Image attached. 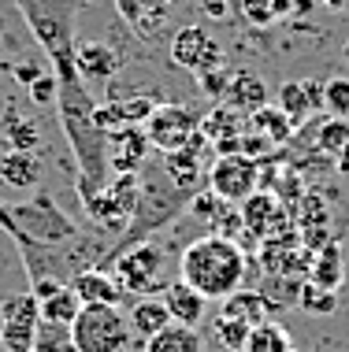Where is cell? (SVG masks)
Wrapping results in <instances>:
<instances>
[{
  "label": "cell",
  "mask_w": 349,
  "mask_h": 352,
  "mask_svg": "<svg viewBox=\"0 0 349 352\" xmlns=\"http://www.w3.org/2000/svg\"><path fill=\"white\" fill-rule=\"evenodd\" d=\"M164 308H167V316H171V322H182V327H201L204 311H209V300L178 278V282H167L164 285Z\"/></svg>",
  "instance_id": "19"
},
{
  "label": "cell",
  "mask_w": 349,
  "mask_h": 352,
  "mask_svg": "<svg viewBox=\"0 0 349 352\" xmlns=\"http://www.w3.org/2000/svg\"><path fill=\"white\" fill-rule=\"evenodd\" d=\"M82 201V212L97 230H112V234H123L138 208V175H112L97 193L89 197H78Z\"/></svg>",
  "instance_id": "6"
},
{
  "label": "cell",
  "mask_w": 349,
  "mask_h": 352,
  "mask_svg": "<svg viewBox=\"0 0 349 352\" xmlns=\"http://www.w3.org/2000/svg\"><path fill=\"white\" fill-rule=\"evenodd\" d=\"M8 215H12V241H34V245H71L78 241V226L71 223V215L63 212L60 204H56L52 193H45V189H37L30 201H15L8 208Z\"/></svg>",
  "instance_id": "4"
},
{
  "label": "cell",
  "mask_w": 349,
  "mask_h": 352,
  "mask_svg": "<svg viewBox=\"0 0 349 352\" xmlns=\"http://www.w3.org/2000/svg\"><path fill=\"white\" fill-rule=\"evenodd\" d=\"M26 93H30L34 108H49V104H56V78H52V71L41 74V78H34L30 85H26Z\"/></svg>",
  "instance_id": "37"
},
{
  "label": "cell",
  "mask_w": 349,
  "mask_h": 352,
  "mask_svg": "<svg viewBox=\"0 0 349 352\" xmlns=\"http://www.w3.org/2000/svg\"><path fill=\"white\" fill-rule=\"evenodd\" d=\"M234 8L245 15V23L253 26H271L279 23L282 15H290V0H234Z\"/></svg>",
  "instance_id": "31"
},
{
  "label": "cell",
  "mask_w": 349,
  "mask_h": 352,
  "mask_svg": "<svg viewBox=\"0 0 349 352\" xmlns=\"http://www.w3.org/2000/svg\"><path fill=\"white\" fill-rule=\"evenodd\" d=\"M249 130L260 138H268L271 145H282V141H290V134H294V122L282 116L279 108H268V104H264L260 111L249 116Z\"/></svg>",
  "instance_id": "28"
},
{
  "label": "cell",
  "mask_w": 349,
  "mask_h": 352,
  "mask_svg": "<svg viewBox=\"0 0 349 352\" xmlns=\"http://www.w3.org/2000/svg\"><path fill=\"white\" fill-rule=\"evenodd\" d=\"M112 274L127 293H141V297H153L164 289V249L156 241H138L130 249H123L112 256Z\"/></svg>",
  "instance_id": "7"
},
{
  "label": "cell",
  "mask_w": 349,
  "mask_h": 352,
  "mask_svg": "<svg viewBox=\"0 0 349 352\" xmlns=\"http://www.w3.org/2000/svg\"><path fill=\"white\" fill-rule=\"evenodd\" d=\"M171 60L178 63V67H186L190 74L201 78V74L223 67V49H220V41L212 37L209 26L186 23V26H178V30L171 34Z\"/></svg>",
  "instance_id": "11"
},
{
  "label": "cell",
  "mask_w": 349,
  "mask_h": 352,
  "mask_svg": "<svg viewBox=\"0 0 349 352\" xmlns=\"http://www.w3.org/2000/svg\"><path fill=\"white\" fill-rule=\"evenodd\" d=\"M245 130H249V116L227 108V104H215L209 116L201 119V134H204V141H212L220 156L238 152V141H242Z\"/></svg>",
  "instance_id": "16"
},
{
  "label": "cell",
  "mask_w": 349,
  "mask_h": 352,
  "mask_svg": "<svg viewBox=\"0 0 349 352\" xmlns=\"http://www.w3.org/2000/svg\"><path fill=\"white\" fill-rule=\"evenodd\" d=\"M204 12H209V15H223V12H227V4H223V0H209Z\"/></svg>",
  "instance_id": "42"
},
{
  "label": "cell",
  "mask_w": 349,
  "mask_h": 352,
  "mask_svg": "<svg viewBox=\"0 0 349 352\" xmlns=\"http://www.w3.org/2000/svg\"><path fill=\"white\" fill-rule=\"evenodd\" d=\"M12 74H15V82H23V85H30L34 78H41V67H37V63H15L12 67Z\"/></svg>",
  "instance_id": "40"
},
{
  "label": "cell",
  "mask_w": 349,
  "mask_h": 352,
  "mask_svg": "<svg viewBox=\"0 0 349 352\" xmlns=\"http://www.w3.org/2000/svg\"><path fill=\"white\" fill-rule=\"evenodd\" d=\"M67 330L74 352H127L134 341L127 316L112 304H82Z\"/></svg>",
  "instance_id": "5"
},
{
  "label": "cell",
  "mask_w": 349,
  "mask_h": 352,
  "mask_svg": "<svg viewBox=\"0 0 349 352\" xmlns=\"http://www.w3.org/2000/svg\"><path fill=\"white\" fill-rule=\"evenodd\" d=\"M245 274H249L245 249L220 234H204L190 241L178 260V278L201 293L204 300H227L231 293L242 289Z\"/></svg>",
  "instance_id": "1"
},
{
  "label": "cell",
  "mask_w": 349,
  "mask_h": 352,
  "mask_svg": "<svg viewBox=\"0 0 349 352\" xmlns=\"http://www.w3.org/2000/svg\"><path fill=\"white\" fill-rule=\"evenodd\" d=\"M238 212H242L245 230L257 237V241L286 237V234H282V230H286V226H282V201L275 193H268V189H257L245 204H238Z\"/></svg>",
  "instance_id": "15"
},
{
  "label": "cell",
  "mask_w": 349,
  "mask_h": 352,
  "mask_svg": "<svg viewBox=\"0 0 349 352\" xmlns=\"http://www.w3.org/2000/svg\"><path fill=\"white\" fill-rule=\"evenodd\" d=\"M209 193L220 197L223 204H245L253 193L260 189V164L242 152H227V156H215V164L209 167Z\"/></svg>",
  "instance_id": "8"
},
{
  "label": "cell",
  "mask_w": 349,
  "mask_h": 352,
  "mask_svg": "<svg viewBox=\"0 0 349 352\" xmlns=\"http://www.w3.org/2000/svg\"><path fill=\"white\" fill-rule=\"evenodd\" d=\"M74 67H78V78L89 85H108L116 74L123 71V52L108 41H74Z\"/></svg>",
  "instance_id": "13"
},
{
  "label": "cell",
  "mask_w": 349,
  "mask_h": 352,
  "mask_svg": "<svg viewBox=\"0 0 349 352\" xmlns=\"http://www.w3.org/2000/svg\"><path fill=\"white\" fill-rule=\"evenodd\" d=\"M141 130H145L149 145H153L160 156H167V152L186 148L197 134H201V116H197L193 108H186V104H156V111L145 119Z\"/></svg>",
  "instance_id": "9"
},
{
  "label": "cell",
  "mask_w": 349,
  "mask_h": 352,
  "mask_svg": "<svg viewBox=\"0 0 349 352\" xmlns=\"http://www.w3.org/2000/svg\"><path fill=\"white\" fill-rule=\"evenodd\" d=\"M324 108L335 119H349V78H327L324 82Z\"/></svg>",
  "instance_id": "35"
},
{
  "label": "cell",
  "mask_w": 349,
  "mask_h": 352,
  "mask_svg": "<svg viewBox=\"0 0 349 352\" xmlns=\"http://www.w3.org/2000/svg\"><path fill=\"white\" fill-rule=\"evenodd\" d=\"M342 274H346V260H342V245H338V237L324 245V249H316L313 263H308V282L319 285V289H335L342 285Z\"/></svg>",
  "instance_id": "23"
},
{
  "label": "cell",
  "mask_w": 349,
  "mask_h": 352,
  "mask_svg": "<svg viewBox=\"0 0 349 352\" xmlns=\"http://www.w3.org/2000/svg\"><path fill=\"white\" fill-rule=\"evenodd\" d=\"M145 352H204L201 327H182V322H171L167 330H160L156 338L145 341Z\"/></svg>",
  "instance_id": "25"
},
{
  "label": "cell",
  "mask_w": 349,
  "mask_h": 352,
  "mask_svg": "<svg viewBox=\"0 0 349 352\" xmlns=\"http://www.w3.org/2000/svg\"><path fill=\"white\" fill-rule=\"evenodd\" d=\"M0 134H4L8 148H15V152H37L41 148V126H37V119L26 116V111H19L15 104H8V108L0 111Z\"/></svg>",
  "instance_id": "21"
},
{
  "label": "cell",
  "mask_w": 349,
  "mask_h": 352,
  "mask_svg": "<svg viewBox=\"0 0 349 352\" xmlns=\"http://www.w3.org/2000/svg\"><path fill=\"white\" fill-rule=\"evenodd\" d=\"M268 308H271V300L264 297L260 289H238V293H231L227 300H223V311L234 319H242L245 327H257V322L268 319Z\"/></svg>",
  "instance_id": "26"
},
{
  "label": "cell",
  "mask_w": 349,
  "mask_h": 352,
  "mask_svg": "<svg viewBox=\"0 0 349 352\" xmlns=\"http://www.w3.org/2000/svg\"><path fill=\"white\" fill-rule=\"evenodd\" d=\"M193 197L197 193L178 189L171 178L164 175L160 160H156V164H153V160H145V167L138 170V208H134V215H130V223H127V230H123L119 245H116V249H108L101 260H112L116 252L130 249V245H138V241H145L149 234L164 230L167 223H175V219L186 212V204H190Z\"/></svg>",
  "instance_id": "2"
},
{
  "label": "cell",
  "mask_w": 349,
  "mask_h": 352,
  "mask_svg": "<svg viewBox=\"0 0 349 352\" xmlns=\"http://www.w3.org/2000/svg\"><path fill=\"white\" fill-rule=\"evenodd\" d=\"M67 285H71L74 297H78V304H112V308H119V304L127 300V289L116 282V274L97 271V267L78 271Z\"/></svg>",
  "instance_id": "17"
},
{
  "label": "cell",
  "mask_w": 349,
  "mask_h": 352,
  "mask_svg": "<svg viewBox=\"0 0 349 352\" xmlns=\"http://www.w3.org/2000/svg\"><path fill=\"white\" fill-rule=\"evenodd\" d=\"M119 19L134 30L141 41H156L167 34V26L175 23V15L182 12L190 0H112Z\"/></svg>",
  "instance_id": "12"
},
{
  "label": "cell",
  "mask_w": 349,
  "mask_h": 352,
  "mask_svg": "<svg viewBox=\"0 0 349 352\" xmlns=\"http://www.w3.org/2000/svg\"><path fill=\"white\" fill-rule=\"evenodd\" d=\"M338 160V170H342V175H349V148L342 152V156H335Z\"/></svg>",
  "instance_id": "43"
},
{
  "label": "cell",
  "mask_w": 349,
  "mask_h": 352,
  "mask_svg": "<svg viewBox=\"0 0 349 352\" xmlns=\"http://www.w3.org/2000/svg\"><path fill=\"white\" fill-rule=\"evenodd\" d=\"M223 100H227V108L242 111V116H253V111H260L264 104H268V85H264V78L253 71H231Z\"/></svg>",
  "instance_id": "20"
},
{
  "label": "cell",
  "mask_w": 349,
  "mask_h": 352,
  "mask_svg": "<svg viewBox=\"0 0 349 352\" xmlns=\"http://www.w3.org/2000/svg\"><path fill=\"white\" fill-rule=\"evenodd\" d=\"M316 138H319V148H324L327 156H342V152L349 148V119L331 116L327 122H319Z\"/></svg>",
  "instance_id": "34"
},
{
  "label": "cell",
  "mask_w": 349,
  "mask_h": 352,
  "mask_svg": "<svg viewBox=\"0 0 349 352\" xmlns=\"http://www.w3.org/2000/svg\"><path fill=\"white\" fill-rule=\"evenodd\" d=\"M249 330H253V327H245L242 319L227 316V311H220V316L212 319V338L220 341L223 349H231V352H242V349H245V338H249Z\"/></svg>",
  "instance_id": "33"
},
{
  "label": "cell",
  "mask_w": 349,
  "mask_h": 352,
  "mask_svg": "<svg viewBox=\"0 0 349 352\" xmlns=\"http://www.w3.org/2000/svg\"><path fill=\"white\" fill-rule=\"evenodd\" d=\"M342 56H346V60H349V37H346V49H342Z\"/></svg>",
  "instance_id": "44"
},
{
  "label": "cell",
  "mask_w": 349,
  "mask_h": 352,
  "mask_svg": "<svg viewBox=\"0 0 349 352\" xmlns=\"http://www.w3.org/2000/svg\"><path fill=\"white\" fill-rule=\"evenodd\" d=\"M127 352H145V349H127Z\"/></svg>",
  "instance_id": "45"
},
{
  "label": "cell",
  "mask_w": 349,
  "mask_h": 352,
  "mask_svg": "<svg viewBox=\"0 0 349 352\" xmlns=\"http://www.w3.org/2000/svg\"><path fill=\"white\" fill-rule=\"evenodd\" d=\"M78 297L71 293V285H63L60 293H52L49 300H41V322H52V327H71L74 316H78Z\"/></svg>",
  "instance_id": "29"
},
{
  "label": "cell",
  "mask_w": 349,
  "mask_h": 352,
  "mask_svg": "<svg viewBox=\"0 0 349 352\" xmlns=\"http://www.w3.org/2000/svg\"><path fill=\"white\" fill-rule=\"evenodd\" d=\"M156 111V100L149 97H119L108 104H97V126L112 134V130H127V126H145V119Z\"/></svg>",
  "instance_id": "18"
},
{
  "label": "cell",
  "mask_w": 349,
  "mask_h": 352,
  "mask_svg": "<svg viewBox=\"0 0 349 352\" xmlns=\"http://www.w3.org/2000/svg\"><path fill=\"white\" fill-rule=\"evenodd\" d=\"M227 82H231V71H227V67H215V71H209V74H201V89L209 93V97H215V100H223Z\"/></svg>",
  "instance_id": "38"
},
{
  "label": "cell",
  "mask_w": 349,
  "mask_h": 352,
  "mask_svg": "<svg viewBox=\"0 0 349 352\" xmlns=\"http://www.w3.org/2000/svg\"><path fill=\"white\" fill-rule=\"evenodd\" d=\"M279 111L294 122V126L313 116V100H308L305 82H282V89H279Z\"/></svg>",
  "instance_id": "30"
},
{
  "label": "cell",
  "mask_w": 349,
  "mask_h": 352,
  "mask_svg": "<svg viewBox=\"0 0 349 352\" xmlns=\"http://www.w3.org/2000/svg\"><path fill=\"white\" fill-rule=\"evenodd\" d=\"M242 352H294V341H290V330L282 327V322L264 319L249 330Z\"/></svg>",
  "instance_id": "27"
},
{
  "label": "cell",
  "mask_w": 349,
  "mask_h": 352,
  "mask_svg": "<svg viewBox=\"0 0 349 352\" xmlns=\"http://www.w3.org/2000/svg\"><path fill=\"white\" fill-rule=\"evenodd\" d=\"M127 322H130V334H134L138 341H149V338H156L160 330L171 327V316H167L164 300L141 297V300H134V308H130Z\"/></svg>",
  "instance_id": "24"
},
{
  "label": "cell",
  "mask_w": 349,
  "mask_h": 352,
  "mask_svg": "<svg viewBox=\"0 0 349 352\" xmlns=\"http://www.w3.org/2000/svg\"><path fill=\"white\" fill-rule=\"evenodd\" d=\"M37 330H41V304L34 293H19L8 297L0 308V349L4 352H34Z\"/></svg>",
  "instance_id": "10"
},
{
  "label": "cell",
  "mask_w": 349,
  "mask_h": 352,
  "mask_svg": "<svg viewBox=\"0 0 349 352\" xmlns=\"http://www.w3.org/2000/svg\"><path fill=\"white\" fill-rule=\"evenodd\" d=\"M0 182L8 189H37L41 182V156L37 152H0Z\"/></svg>",
  "instance_id": "22"
},
{
  "label": "cell",
  "mask_w": 349,
  "mask_h": 352,
  "mask_svg": "<svg viewBox=\"0 0 349 352\" xmlns=\"http://www.w3.org/2000/svg\"><path fill=\"white\" fill-rule=\"evenodd\" d=\"M301 204H305V230H313V223L316 226L327 223V204L319 197H301Z\"/></svg>",
  "instance_id": "39"
},
{
  "label": "cell",
  "mask_w": 349,
  "mask_h": 352,
  "mask_svg": "<svg viewBox=\"0 0 349 352\" xmlns=\"http://www.w3.org/2000/svg\"><path fill=\"white\" fill-rule=\"evenodd\" d=\"M34 352H74L71 330L67 327H52V322H41L37 341H34Z\"/></svg>",
  "instance_id": "36"
},
{
  "label": "cell",
  "mask_w": 349,
  "mask_h": 352,
  "mask_svg": "<svg viewBox=\"0 0 349 352\" xmlns=\"http://www.w3.org/2000/svg\"><path fill=\"white\" fill-rule=\"evenodd\" d=\"M0 230H4L8 237H12V230H15V226H12V215H8V204H0Z\"/></svg>",
  "instance_id": "41"
},
{
  "label": "cell",
  "mask_w": 349,
  "mask_h": 352,
  "mask_svg": "<svg viewBox=\"0 0 349 352\" xmlns=\"http://www.w3.org/2000/svg\"><path fill=\"white\" fill-rule=\"evenodd\" d=\"M149 145L145 130L141 126H127V130H112L108 134V145H105V156H108V170L112 175H138L141 167H145Z\"/></svg>",
  "instance_id": "14"
},
{
  "label": "cell",
  "mask_w": 349,
  "mask_h": 352,
  "mask_svg": "<svg viewBox=\"0 0 349 352\" xmlns=\"http://www.w3.org/2000/svg\"><path fill=\"white\" fill-rule=\"evenodd\" d=\"M26 30L49 56V67L74 63V0H15Z\"/></svg>",
  "instance_id": "3"
},
{
  "label": "cell",
  "mask_w": 349,
  "mask_h": 352,
  "mask_svg": "<svg viewBox=\"0 0 349 352\" xmlns=\"http://www.w3.org/2000/svg\"><path fill=\"white\" fill-rule=\"evenodd\" d=\"M297 308L308 311V316H335L338 311V293L335 289H319V285H313V282H301Z\"/></svg>",
  "instance_id": "32"
}]
</instances>
